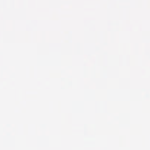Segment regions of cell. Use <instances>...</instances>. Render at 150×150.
Masks as SVG:
<instances>
[]
</instances>
